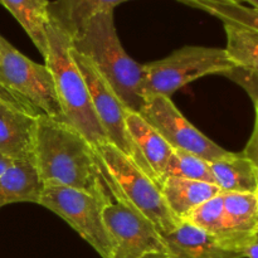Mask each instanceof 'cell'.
<instances>
[{
    "label": "cell",
    "instance_id": "6da1fadb",
    "mask_svg": "<svg viewBox=\"0 0 258 258\" xmlns=\"http://www.w3.org/2000/svg\"><path fill=\"white\" fill-rule=\"evenodd\" d=\"M33 158L45 185L77 189L107 203L117 201V188L95 148L66 121L38 117Z\"/></svg>",
    "mask_w": 258,
    "mask_h": 258
},
{
    "label": "cell",
    "instance_id": "7a4b0ae2",
    "mask_svg": "<svg viewBox=\"0 0 258 258\" xmlns=\"http://www.w3.org/2000/svg\"><path fill=\"white\" fill-rule=\"evenodd\" d=\"M72 48L90 59L93 67L111 86L127 110L140 112L143 95V64L126 53L118 39L113 12L93 17L72 39Z\"/></svg>",
    "mask_w": 258,
    "mask_h": 258
},
{
    "label": "cell",
    "instance_id": "3957f363",
    "mask_svg": "<svg viewBox=\"0 0 258 258\" xmlns=\"http://www.w3.org/2000/svg\"><path fill=\"white\" fill-rule=\"evenodd\" d=\"M44 64L49 68L64 121L95 148L108 143L96 116L86 81L71 53L72 40L50 22Z\"/></svg>",
    "mask_w": 258,
    "mask_h": 258
},
{
    "label": "cell",
    "instance_id": "277c9868",
    "mask_svg": "<svg viewBox=\"0 0 258 258\" xmlns=\"http://www.w3.org/2000/svg\"><path fill=\"white\" fill-rule=\"evenodd\" d=\"M95 150L117 188V201L125 202L148 218L161 236L171 233L180 221L166 206L158 180L112 144H100L95 146Z\"/></svg>",
    "mask_w": 258,
    "mask_h": 258
},
{
    "label": "cell",
    "instance_id": "5b68a950",
    "mask_svg": "<svg viewBox=\"0 0 258 258\" xmlns=\"http://www.w3.org/2000/svg\"><path fill=\"white\" fill-rule=\"evenodd\" d=\"M224 48L186 45L163 59L143 64L144 98L170 97L184 86L209 75H226L236 68Z\"/></svg>",
    "mask_w": 258,
    "mask_h": 258
},
{
    "label": "cell",
    "instance_id": "8992f818",
    "mask_svg": "<svg viewBox=\"0 0 258 258\" xmlns=\"http://www.w3.org/2000/svg\"><path fill=\"white\" fill-rule=\"evenodd\" d=\"M70 224L102 258H112V246L103 222L107 202L86 191L62 185H45L39 203Z\"/></svg>",
    "mask_w": 258,
    "mask_h": 258
},
{
    "label": "cell",
    "instance_id": "52a82bcc",
    "mask_svg": "<svg viewBox=\"0 0 258 258\" xmlns=\"http://www.w3.org/2000/svg\"><path fill=\"white\" fill-rule=\"evenodd\" d=\"M0 85L29 101L42 115L64 121L49 68L25 57L0 35Z\"/></svg>",
    "mask_w": 258,
    "mask_h": 258
},
{
    "label": "cell",
    "instance_id": "ba28073f",
    "mask_svg": "<svg viewBox=\"0 0 258 258\" xmlns=\"http://www.w3.org/2000/svg\"><path fill=\"white\" fill-rule=\"evenodd\" d=\"M139 113L173 149L190 153L209 163L231 154L201 133L179 111L170 97L158 95L146 98Z\"/></svg>",
    "mask_w": 258,
    "mask_h": 258
},
{
    "label": "cell",
    "instance_id": "9c48e42d",
    "mask_svg": "<svg viewBox=\"0 0 258 258\" xmlns=\"http://www.w3.org/2000/svg\"><path fill=\"white\" fill-rule=\"evenodd\" d=\"M71 53L85 78L96 116L100 121L101 127L105 131L108 143L130 156L145 173L156 179L128 135L125 122V113L127 108L123 106L115 91L103 80L102 76L97 72L87 57L76 52L72 47H71Z\"/></svg>",
    "mask_w": 258,
    "mask_h": 258
},
{
    "label": "cell",
    "instance_id": "30bf717a",
    "mask_svg": "<svg viewBox=\"0 0 258 258\" xmlns=\"http://www.w3.org/2000/svg\"><path fill=\"white\" fill-rule=\"evenodd\" d=\"M102 217L112 246V258H144L168 252L158 228L125 202H111L103 208Z\"/></svg>",
    "mask_w": 258,
    "mask_h": 258
},
{
    "label": "cell",
    "instance_id": "8fae6325",
    "mask_svg": "<svg viewBox=\"0 0 258 258\" xmlns=\"http://www.w3.org/2000/svg\"><path fill=\"white\" fill-rule=\"evenodd\" d=\"M223 194V231L219 244L243 256L256 243L258 226V194Z\"/></svg>",
    "mask_w": 258,
    "mask_h": 258
},
{
    "label": "cell",
    "instance_id": "7c38bea8",
    "mask_svg": "<svg viewBox=\"0 0 258 258\" xmlns=\"http://www.w3.org/2000/svg\"><path fill=\"white\" fill-rule=\"evenodd\" d=\"M38 117L0 101V155L13 160L34 159Z\"/></svg>",
    "mask_w": 258,
    "mask_h": 258
},
{
    "label": "cell",
    "instance_id": "4fadbf2b",
    "mask_svg": "<svg viewBox=\"0 0 258 258\" xmlns=\"http://www.w3.org/2000/svg\"><path fill=\"white\" fill-rule=\"evenodd\" d=\"M170 258H243L224 248L207 232L188 221H180L171 233L163 236Z\"/></svg>",
    "mask_w": 258,
    "mask_h": 258
},
{
    "label": "cell",
    "instance_id": "5bb4252c",
    "mask_svg": "<svg viewBox=\"0 0 258 258\" xmlns=\"http://www.w3.org/2000/svg\"><path fill=\"white\" fill-rule=\"evenodd\" d=\"M125 122L131 141L160 184L174 149L139 112L126 110Z\"/></svg>",
    "mask_w": 258,
    "mask_h": 258
},
{
    "label": "cell",
    "instance_id": "9a60e30c",
    "mask_svg": "<svg viewBox=\"0 0 258 258\" xmlns=\"http://www.w3.org/2000/svg\"><path fill=\"white\" fill-rule=\"evenodd\" d=\"M45 184L34 159L14 160L0 175V208L13 203H39Z\"/></svg>",
    "mask_w": 258,
    "mask_h": 258
},
{
    "label": "cell",
    "instance_id": "2e32d148",
    "mask_svg": "<svg viewBox=\"0 0 258 258\" xmlns=\"http://www.w3.org/2000/svg\"><path fill=\"white\" fill-rule=\"evenodd\" d=\"M160 188L166 206L178 221H185L194 209L222 193L216 184L174 176L161 180Z\"/></svg>",
    "mask_w": 258,
    "mask_h": 258
},
{
    "label": "cell",
    "instance_id": "e0dca14e",
    "mask_svg": "<svg viewBox=\"0 0 258 258\" xmlns=\"http://www.w3.org/2000/svg\"><path fill=\"white\" fill-rule=\"evenodd\" d=\"M125 2L130 0H54L49 3L50 22L72 39L93 17Z\"/></svg>",
    "mask_w": 258,
    "mask_h": 258
},
{
    "label": "cell",
    "instance_id": "ac0fdd59",
    "mask_svg": "<svg viewBox=\"0 0 258 258\" xmlns=\"http://www.w3.org/2000/svg\"><path fill=\"white\" fill-rule=\"evenodd\" d=\"M214 184L222 193L258 194V175L253 164L242 153H231L219 160L211 161Z\"/></svg>",
    "mask_w": 258,
    "mask_h": 258
},
{
    "label": "cell",
    "instance_id": "d6986e66",
    "mask_svg": "<svg viewBox=\"0 0 258 258\" xmlns=\"http://www.w3.org/2000/svg\"><path fill=\"white\" fill-rule=\"evenodd\" d=\"M49 3L48 0H0V4L7 8L22 25L43 58L47 54L48 48Z\"/></svg>",
    "mask_w": 258,
    "mask_h": 258
},
{
    "label": "cell",
    "instance_id": "ffe728a7",
    "mask_svg": "<svg viewBox=\"0 0 258 258\" xmlns=\"http://www.w3.org/2000/svg\"><path fill=\"white\" fill-rule=\"evenodd\" d=\"M223 23L227 35L224 48L237 67L258 75V32L231 22Z\"/></svg>",
    "mask_w": 258,
    "mask_h": 258
},
{
    "label": "cell",
    "instance_id": "44dd1931",
    "mask_svg": "<svg viewBox=\"0 0 258 258\" xmlns=\"http://www.w3.org/2000/svg\"><path fill=\"white\" fill-rule=\"evenodd\" d=\"M189 7L197 8L218 18L222 22H231L258 32V9L244 4L226 0H179Z\"/></svg>",
    "mask_w": 258,
    "mask_h": 258
},
{
    "label": "cell",
    "instance_id": "7402d4cb",
    "mask_svg": "<svg viewBox=\"0 0 258 258\" xmlns=\"http://www.w3.org/2000/svg\"><path fill=\"white\" fill-rule=\"evenodd\" d=\"M169 176L181 179H189V180H201L207 183L214 184L213 174H212L209 161L186 153L183 150L174 149L173 155L169 160L168 166L161 180ZM161 183V181H160Z\"/></svg>",
    "mask_w": 258,
    "mask_h": 258
},
{
    "label": "cell",
    "instance_id": "603a6c76",
    "mask_svg": "<svg viewBox=\"0 0 258 258\" xmlns=\"http://www.w3.org/2000/svg\"><path fill=\"white\" fill-rule=\"evenodd\" d=\"M185 221L207 232L219 243L223 231V194L219 193L194 209Z\"/></svg>",
    "mask_w": 258,
    "mask_h": 258
},
{
    "label": "cell",
    "instance_id": "cb8c5ba5",
    "mask_svg": "<svg viewBox=\"0 0 258 258\" xmlns=\"http://www.w3.org/2000/svg\"><path fill=\"white\" fill-rule=\"evenodd\" d=\"M226 77H228L229 80H232L233 82H236L237 85L241 86L244 91L247 92V95L251 97V100H257L258 101V75L254 72H251L248 70H244V68L236 67L232 71L227 72Z\"/></svg>",
    "mask_w": 258,
    "mask_h": 258
},
{
    "label": "cell",
    "instance_id": "d4e9b609",
    "mask_svg": "<svg viewBox=\"0 0 258 258\" xmlns=\"http://www.w3.org/2000/svg\"><path fill=\"white\" fill-rule=\"evenodd\" d=\"M0 101L4 103H8V105L13 106V107L18 108L20 111H24V112L30 113L33 116H40L42 113L29 102L25 98H23L22 96H19L18 93L13 92L9 88L4 87V86L0 85Z\"/></svg>",
    "mask_w": 258,
    "mask_h": 258
},
{
    "label": "cell",
    "instance_id": "484cf974",
    "mask_svg": "<svg viewBox=\"0 0 258 258\" xmlns=\"http://www.w3.org/2000/svg\"><path fill=\"white\" fill-rule=\"evenodd\" d=\"M252 102H253L254 106V125L251 136H249L247 145L244 146L242 154L253 164L258 175V101L252 100Z\"/></svg>",
    "mask_w": 258,
    "mask_h": 258
},
{
    "label": "cell",
    "instance_id": "4316f807",
    "mask_svg": "<svg viewBox=\"0 0 258 258\" xmlns=\"http://www.w3.org/2000/svg\"><path fill=\"white\" fill-rule=\"evenodd\" d=\"M13 159L8 158V156H4V155H0V175H2L3 173H4L5 170L8 169V166L10 165V164L13 163Z\"/></svg>",
    "mask_w": 258,
    "mask_h": 258
},
{
    "label": "cell",
    "instance_id": "83f0119b",
    "mask_svg": "<svg viewBox=\"0 0 258 258\" xmlns=\"http://www.w3.org/2000/svg\"><path fill=\"white\" fill-rule=\"evenodd\" d=\"M144 258H170V256H169V252H165V253H151Z\"/></svg>",
    "mask_w": 258,
    "mask_h": 258
},
{
    "label": "cell",
    "instance_id": "f1b7e54d",
    "mask_svg": "<svg viewBox=\"0 0 258 258\" xmlns=\"http://www.w3.org/2000/svg\"><path fill=\"white\" fill-rule=\"evenodd\" d=\"M247 3H248V4H251V7L257 8L258 9V0H247Z\"/></svg>",
    "mask_w": 258,
    "mask_h": 258
},
{
    "label": "cell",
    "instance_id": "f546056e",
    "mask_svg": "<svg viewBox=\"0 0 258 258\" xmlns=\"http://www.w3.org/2000/svg\"><path fill=\"white\" fill-rule=\"evenodd\" d=\"M226 2L237 3V4H243V3H247V0H226Z\"/></svg>",
    "mask_w": 258,
    "mask_h": 258
},
{
    "label": "cell",
    "instance_id": "4dcf8cb0",
    "mask_svg": "<svg viewBox=\"0 0 258 258\" xmlns=\"http://www.w3.org/2000/svg\"><path fill=\"white\" fill-rule=\"evenodd\" d=\"M256 243H258V226H257V232H256Z\"/></svg>",
    "mask_w": 258,
    "mask_h": 258
}]
</instances>
